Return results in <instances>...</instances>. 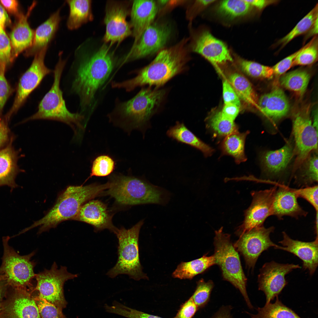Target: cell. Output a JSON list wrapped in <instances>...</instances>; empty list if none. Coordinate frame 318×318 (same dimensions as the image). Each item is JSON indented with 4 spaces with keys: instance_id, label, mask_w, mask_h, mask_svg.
I'll use <instances>...</instances> for the list:
<instances>
[{
    "instance_id": "1",
    "label": "cell",
    "mask_w": 318,
    "mask_h": 318,
    "mask_svg": "<svg viewBox=\"0 0 318 318\" xmlns=\"http://www.w3.org/2000/svg\"><path fill=\"white\" fill-rule=\"evenodd\" d=\"M186 42L183 39L173 47L161 50L150 63L136 72L135 77L122 82L113 81L112 87L130 92L145 85H164L184 70L188 60Z\"/></svg>"
},
{
    "instance_id": "2",
    "label": "cell",
    "mask_w": 318,
    "mask_h": 318,
    "mask_svg": "<svg viewBox=\"0 0 318 318\" xmlns=\"http://www.w3.org/2000/svg\"><path fill=\"white\" fill-rule=\"evenodd\" d=\"M109 47L104 44L95 54L80 64L72 88L79 96L82 111L92 108L97 94L113 70L115 62Z\"/></svg>"
},
{
    "instance_id": "3",
    "label": "cell",
    "mask_w": 318,
    "mask_h": 318,
    "mask_svg": "<svg viewBox=\"0 0 318 318\" xmlns=\"http://www.w3.org/2000/svg\"><path fill=\"white\" fill-rule=\"evenodd\" d=\"M109 187L108 182L102 185L71 186L67 187L58 198L55 203L42 218L21 232L22 233L40 226L38 234L55 227L61 222L72 219L87 201L94 198Z\"/></svg>"
},
{
    "instance_id": "4",
    "label": "cell",
    "mask_w": 318,
    "mask_h": 318,
    "mask_svg": "<svg viewBox=\"0 0 318 318\" xmlns=\"http://www.w3.org/2000/svg\"><path fill=\"white\" fill-rule=\"evenodd\" d=\"M107 195L123 205L155 204L165 205L171 194L165 189L134 177L113 175L108 182Z\"/></svg>"
},
{
    "instance_id": "5",
    "label": "cell",
    "mask_w": 318,
    "mask_h": 318,
    "mask_svg": "<svg viewBox=\"0 0 318 318\" xmlns=\"http://www.w3.org/2000/svg\"><path fill=\"white\" fill-rule=\"evenodd\" d=\"M65 63L66 61L60 56L54 70V82L51 89L39 102L37 111L23 122L37 119L60 121L69 125L77 137L85 127L82 123L85 117L81 114L71 113L66 107L60 87V79Z\"/></svg>"
},
{
    "instance_id": "6",
    "label": "cell",
    "mask_w": 318,
    "mask_h": 318,
    "mask_svg": "<svg viewBox=\"0 0 318 318\" xmlns=\"http://www.w3.org/2000/svg\"><path fill=\"white\" fill-rule=\"evenodd\" d=\"M165 94V90L143 88L132 99L125 101L116 99L108 114L110 120L141 127L159 107Z\"/></svg>"
},
{
    "instance_id": "7",
    "label": "cell",
    "mask_w": 318,
    "mask_h": 318,
    "mask_svg": "<svg viewBox=\"0 0 318 318\" xmlns=\"http://www.w3.org/2000/svg\"><path fill=\"white\" fill-rule=\"evenodd\" d=\"M223 227L215 231L213 255L215 264L219 267L224 280L231 283L243 296L248 306L253 309L246 289L247 278L244 272L238 252L231 241V235L223 233Z\"/></svg>"
},
{
    "instance_id": "8",
    "label": "cell",
    "mask_w": 318,
    "mask_h": 318,
    "mask_svg": "<svg viewBox=\"0 0 318 318\" xmlns=\"http://www.w3.org/2000/svg\"><path fill=\"white\" fill-rule=\"evenodd\" d=\"M143 223L142 220L130 228L117 229L115 234L118 240V259L115 265L107 273L110 277L125 274L135 280L148 279L143 272L139 252V234Z\"/></svg>"
},
{
    "instance_id": "9",
    "label": "cell",
    "mask_w": 318,
    "mask_h": 318,
    "mask_svg": "<svg viewBox=\"0 0 318 318\" xmlns=\"http://www.w3.org/2000/svg\"><path fill=\"white\" fill-rule=\"evenodd\" d=\"M9 239L8 236L3 238L4 254L0 267V280L10 287L32 291L34 289L32 281L36 275L34 271L36 263L31 259L35 252L20 255L9 245Z\"/></svg>"
},
{
    "instance_id": "10",
    "label": "cell",
    "mask_w": 318,
    "mask_h": 318,
    "mask_svg": "<svg viewBox=\"0 0 318 318\" xmlns=\"http://www.w3.org/2000/svg\"><path fill=\"white\" fill-rule=\"evenodd\" d=\"M77 276V274L70 273L66 267L58 268L55 262L49 270L45 269L36 274L37 284L32 291L38 292L41 298L62 310L67 304L64 292V286L68 280Z\"/></svg>"
},
{
    "instance_id": "11",
    "label": "cell",
    "mask_w": 318,
    "mask_h": 318,
    "mask_svg": "<svg viewBox=\"0 0 318 318\" xmlns=\"http://www.w3.org/2000/svg\"><path fill=\"white\" fill-rule=\"evenodd\" d=\"M292 137L296 156L293 171L312 152H317L318 130L310 117L309 107L296 112L292 118Z\"/></svg>"
},
{
    "instance_id": "12",
    "label": "cell",
    "mask_w": 318,
    "mask_h": 318,
    "mask_svg": "<svg viewBox=\"0 0 318 318\" xmlns=\"http://www.w3.org/2000/svg\"><path fill=\"white\" fill-rule=\"evenodd\" d=\"M274 229L273 226L266 228L262 226L254 228L239 236L233 244L236 251L243 256L249 269L253 271L257 260L262 252L271 247L277 246L270 237Z\"/></svg>"
},
{
    "instance_id": "13",
    "label": "cell",
    "mask_w": 318,
    "mask_h": 318,
    "mask_svg": "<svg viewBox=\"0 0 318 318\" xmlns=\"http://www.w3.org/2000/svg\"><path fill=\"white\" fill-rule=\"evenodd\" d=\"M47 47L48 46L44 47L35 55L30 66L20 78L14 103L5 116L8 120L19 110L43 78L52 72L44 63Z\"/></svg>"
},
{
    "instance_id": "14",
    "label": "cell",
    "mask_w": 318,
    "mask_h": 318,
    "mask_svg": "<svg viewBox=\"0 0 318 318\" xmlns=\"http://www.w3.org/2000/svg\"><path fill=\"white\" fill-rule=\"evenodd\" d=\"M277 187L275 186L269 189L251 191V203L245 211L244 220L237 228V235L239 236L254 228L264 226L266 219L273 215V203Z\"/></svg>"
},
{
    "instance_id": "15",
    "label": "cell",
    "mask_w": 318,
    "mask_h": 318,
    "mask_svg": "<svg viewBox=\"0 0 318 318\" xmlns=\"http://www.w3.org/2000/svg\"><path fill=\"white\" fill-rule=\"evenodd\" d=\"M171 32V28L167 24L152 23L132 45L122 63L144 57L161 50L169 40Z\"/></svg>"
},
{
    "instance_id": "16",
    "label": "cell",
    "mask_w": 318,
    "mask_h": 318,
    "mask_svg": "<svg viewBox=\"0 0 318 318\" xmlns=\"http://www.w3.org/2000/svg\"><path fill=\"white\" fill-rule=\"evenodd\" d=\"M0 318H41L31 291L9 287L0 307Z\"/></svg>"
},
{
    "instance_id": "17",
    "label": "cell",
    "mask_w": 318,
    "mask_h": 318,
    "mask_svg": "<svg viewBox=\"0 0 318 318\" xmlns=\"http://www.w3.org/2000/svg\"><path fill=\"white\" fill-rule=\"evenodd\" d=\"M298 264H280L274 261L265 263L258 275L259 290L263 291L266 304L278 297L287 284L285 276L293 269L300 268Z\"/></svg>"
},
{
    "instance_id": "18",
    "label": "cell",
    "mask_w": 318,
    "mask_h": 318,
    "mask_svg": "<svg viewBox=\"0 0 318 318\" xmlns=\"http://www.w3.org/2000/svg\"><path fill=\"white\" fill-rule=\"evenodd\" d=\"M127 7L124 4L114 1L106 5L104 22L106 32L103 40L111 45L120 43L132 34L131 26L126 20Z\"/></svg>"
},
{
    "instance_id": "19",
    "label": "cell",
    "mask_w": 318,
    "mask_h": 318,
    "mask_svg": "<svg viewBox=\"0 0 318 318\" xmlns=\"http://www.w3.org/2000/svg\"><path fill=\"white\" fill-rule=\"evenodd\" d=\"M192 49L216 66L233 61L226 44L207 31L203 32L196 39Z\"/></svg>"
},
{
    "instance_id": "20",
    "label": "cell",
    "mask_w": 318,
    "mask_h": 318,
    "mask_svg": "<svg viewBox=\"0 0 318 318\" xmlns=\"http://www.w3.org/2000/svg\"><path fill=\"white\" fill-rule=\"evenodd\" d=\"M293 138L281 148L275 150L261 152L259 160L263 172L270 177L280 176L286 170L295 155Z\"/></svg>"
},
{
    "instance_id": "21",
    "label": "cell",
    "mask_w": 318,
    "mask_h": 318,
    "mask_svg": "<svg viewBox=\"0 0 318 318\" xmlns=\"http://www.w3.org/2000/svg\"><path fill=\"white\" fill-rule=\"evenodd\" d=\"M283 239L279 242L283 246L278 245L274 248L291 253L298 257L303 262V267L313 275L318 266V236L311 242L294 240L284 231L282 233Z\"/></svg>"
},
{
    "instance_id": "22",
    "label": "cell",
    "mask_w": 318,
    "mask_h": 318,
    "mask_svg": "<svg viewBox=\"0 0 318 318\" xmlns=\"http://www.w3.org/2000/svg\"><path fill=\"white\" fill-rule=\"evenodd\" d=\"M73 220L90 224L97 231L108 229L115 233L117 229L112 223L106 206L97 200L90 201L83 205Z\"/></svg>"
},
{
    "instance_id": "23",
    "label": "cell",
    "mask_w": 318,
    "mask_h": 318,
    "mask_svg": "<svg viewBox=\"0 0 318 318\" xmlns=\"http://www.w3.org/2000/svg\"><path fill=\"white\" fill-rule=\"evenodd\" d=\"M278 187V186H277ZM298 197L294 188L283 184H279L276 190L273 205V215L279 219L288 216L298 219L305 217L308 212L300 206L297 201Z\"/></svg>"
},
{
    "instance_id": "24",
    "label": "cell",
    "mask_w": 318,
    "mask_h": 318,
    "mask_svg": "<svg viewBox=\"0 0 318 318\" xmlns=\"http://www.w3.org/2000/svg\"><path fill=\"white\" fill-rule=\"evenodd\" d=\"M36 4V1L33 2L26 14L20 13L17 16V20L10 35L12 62L20 53L27 49L32 44L35 31L30 27L28 19Z\"/></svg>"
},
{
    "instance_id": "25",
    "label": "cell",
    "mask_w": 318,
    "mask_h": 318,
    "mask_svg": "<svg viewBox=\"0 0 318 318\" xmlns=\"http://www.w3.org/2000/svg\"><path fill=\"white\" fill-rule=\"evenodd\" d=\"M156 2L153 0H135L131 11L130 25L134 44L144 31L153 23L157 13Z\"/></svg>"
},
{
    "instance_id": "26",
    "label": "cell",
    "mask_w": 318,
    "mask_h": 318,
    "mask_svg": "<svg viewBox=\"0 0 318 318\" xmlns=\"http://www.w3.org/2000/svg\"><path fill=\"white\" fill-rule=\"evenodd\" d=\"M259 110L265 116L274 121L285 117L289 110V104L283 90L279 87L262 95L258 100Z\"/></svg>"
},
{
    "instance_id": "27",
    "label": "cell",
    "mask_w": 318,
    "mask_h": 318,
    "mask_svg": "<svg viewBox=\"0 0 318 318\" xmlns=\"http://www.w3.org/2000/svg\"><path fill=\"white\" fill-rule=\"evenodd\" d=\"M13 138L0 150V186L7 185L11 191L17 187L15 178L19 172L17 161L18 153L12 145Z\"/></svg>"
},
{
    "instance_id": "28",
    "label": "cell",
    "mask_w": 318,
    "mask_h": 318,
    "mask_svg": "<svg viewBox=\"0 0 318 318\" xmlns=\"http://www.w3.org/2000/svg\"><path fill=\"white\" fill-rule=\"evenodd\" d=\"M59 13L60 10H58L37 28L32 44L25 53L26 56L35 55L48 46L58 28L61 19Z\"/></svg>"
},
{
    "instance_id": "29",
    "label": "cell",
    "mask_w": 318,
    "mask_h": 318,
    "mask_svg": "<svg viewBox=\"0 0 318 318\" xmlns=\"http://www.w3.org/2000/svg\"><path fill=\"white\" fill-rule=\"evenodd\" d=\"M294 183L301 188L314 185L318 182L317 152L311 153L294 172Z\"/></svg>"
},
{
    "instance_id": "30",
    "label": "cell",
    "mask_w": 318,
    "mask_h": 318,
    "mask_svg": "<svg viewBox=\"0 0 318 318\" xmlns=\"http://www.w3.org/2000/svg\"><path fill=\"white\" fill-rule=\"evenodd\" d=\"M167 135L178 142L184 143L201 151L206 156L211 155L213 149L188 129L183 123L177 122L167 132Z\"/></svg>"
},
{
    "instance_id": "31",
    "label": "cell",
    "mask_w": 318,
    "mask_h": 318,
    "mask_svg": "<svg viewBox=\"0 0 318 318\" xmlns=\"http://www.w3.org/2000/svg\"><path fill=\"white\" fill-rule=\"evenodd\" d=\"M215 264L213 255H204L201 257L188 262H182L173 272L172 276L180 279H191Z\"/></svg>"
},
{
    "instance_id": "32",
    "label": "cell",
    "mask_w": 318,
    "mask_h": 318,
    "mask_svg": "<svg viewBox=\"0 0 318 318\" xmlns=\"http://www.w3.org/2000/svg\"><path fill=\"white\" fill-rule=\"evenodd\" d=\"M69 7V14L67 25L71 30L76 29L83 24L92 19L91 1L67 0Z\"/></svg>"
},
{
    "instance_id": "33",
    "label": "cell",
    "mask_w": 318,
    "mask_h": 318,
    "mask_svg": "<svg viewBox=\"0 0 318 318\" xmlns=\"http://www.w3.org/2000/svg\"><path fill=\"white\" fill-rule=\"evenodd\" d=\"M228 78V81L240 99L259 109L258 96L249 81L242 74L236 72L230 74Z\"/></svg>"
},
{
    "instance_id": "34",
    "label": "cell",
    "mask_w": 318,
    "mask_h": 318,
    "mask_svg": "<svg viewBox=\"0 0 318 318\" xmlns=\"http://www.w3.org/2000/svg\"><path fill=\"white\" fill-rule=\"evenodd\" d=\"M249 133L236 131L226 136L221 145L222 150L226 154L230 155L238 164L246 159L244 153V145L246 136Z\"/></svg>"
},
{
    "instance_id": "35",
    "label": "cell",
    "mask_w": 318,
    "mask_h": 318,
    "mask_svg": "<svg viewBox=\"0 0 318 318\" xmlns=\"http://www.w3.org/2000/svg\"><path fill=\"white\" fill-rule=\"evenodd\" d=\"M310 75L307 71L297 69L282 75L280 78L281 84L287 89L302 96L308 85Z\"/></svg>"
},
{
    "instance_id": "36",
    "label": "cell",
    "mask_w": 318,
    "mask_h": 318,
    "mask_svg": "<svg viewBox=\"0 0 318 318\" xmlns=\"http://www.w3.org/2000/svg\"><path fill=\"white\" fill-rule=\"evenodd\" d=\"M257 310L258 313L256 314L246 312L252 318H301L282 304L278 297L274 303L266 304L263 307H258Z\"/></svg>"
},
{
    "instance_id": "37",
    "label": "cell",
    "mask_w": 318,
    "mask_h": 318,
    "mask_svg": "<svg viewBox=\"0 0 318 318\" xmlns=\"http://www.w3.org/2000/svg\"><path fill=\"white\" fill-rule=\"evenodd\" d=\"M318 4L303 18L288 34L277 42L281 48L296 37L305 34L318 18Z\"/></svg>"
},
{
    "instance_id": "38",
    "label": "cell",
    "mask_w": 318,
    "mask_h": 318,
    "mask_svg": "<svg viewBox=\"0 0 318 318\" xmlns=\"http://www.w3.org/2000/svg\"><path fill=\"white\" fill-rule=\"evenodd\" d=\"M252 6L245 0H226L221 1L217 8L221 15L230 19L247 14Z\"/></svg>"
},
{
    "instance_id": "39",
    "label": "cell",
    "mask_w": 318,
    "mask_h": 318,
    "mask_svg": "<svg viewBox=\"0 0 318 318\" xmlns=\"http://www.w3.org/2000/svg\"><path fill=\"white\" fill-rule=\"evenodd\" d=\"M208 124L212 130L220 136H226L237 131L238 127L234 121L222 116L221 111L212 113L208 119Z\"/></svg>"
},
{
    "instance_id": "40",
    "label": "cell",
    "mask_w": 318,
    "mask_h": 318,
    "mask_svg": "<svg viewBox=\"0 0 318 318\" xmlns=\"http://www.w3.org/2000/svg\"><path fill=\"white\" fill-rule=\"evenodd\" d=\"M238 62L241 69L250 77L269 79L274 75L272 67L242 59H239Z\"/></svg>"
},
{
    "instance_id": "41",
    "label": "cell",
    "mask_w": 318,
    "mask_h": 318,
    "mask_svg": "<svg viewBox=\"0 0 318 318\" xmlns=\"http://www.w3.org/2000/svg\"><path fill=\"white\" fill-rule=\"evenodd\" d=\"M318 38L315 36L306 45L295 57L293 66L307 65L311 64L318 58Z\"/></svg>"
},
{
    "instance_id": "42",
    "label": "cell",
    "mask_w": 318,
    "mask_h": 318,
    "mask_svg": "<svg viewBox=\"0 0 318 318\" xmlns=\"http://www.w3.org/2000/svg\"><path fill=\"white\" fill-rule=\"evenodd\" d=\"M115 167V162L110 157L106 155L99 156L93 162L90 175L87 179L93 176H107L113 171Z\"/></svg>"
},
{
    "instance_id": "43",
    "label": "cell",
    "mask_w": 318,
    "mask_h": 318,
    "mask_svg": "<svg viewBox=\"0 0 318 318\" xmlns=\"http://www.w3.org/2000/svg\"><path fill=\"white\" fill-rule=\"evenodd\" d=\"M214 286L213 282L211 280L206 282L201 279L198 281L196 290L191 297L198 307H203L207 304Z\"/></svg>"
},
{
    "instance_id": "44",
    "label": "cell",
    "mask_w": 318,
    "mask_h": 318,
    "mask_svg": "<svg viewBox=\"0 0 318 318\" xmlns=\"http://www.w3.org/2000/svg\"><path fill=\"white\" fill-rule=\"evenodd\" d=\"M33 295L42 318H67L63 314L62 310L37 295Z\"/></svg>"
},
{
    "instance_id": "45",
    "label": "cell",
    "mask_w": 318,
    "mask_h": 318,
    "mask_svg": "<svg viewBox=\"0 0 318 318\" xmlns=\"http://www.w3.org/2000/svg\"><path fill=\"white\" fill-rule=\"evenodd\" d=\"M12 62L11 47L4 28L0 26V66L6 68Z\"/></svg>"
},
{
    "instance_id": "46",
    "label": "cell",
    "mask_w": 318,
    "mask_h": 318,
    "mask_svg": "<svg viewBox=\"0 0 318 318\" xmlns=\"http://www.w3.org/2000/svg\"><path fill=\"white\" fill-rule=\"evenodd\" d=\"M318 185L294 189L298 197L303 198L314 208L318 213Z\"/></svg>"
},
{
    "instance_id": "47",
    "label": "cell",
    "mask_w": 318,
    "mask_h": 318,
    "mask_svg": "<svg viewBox=\"0 0 318 318\" xmlns=\"http://www.w3.org/2000/svg\"><path fill=\"white\" fill-rule=\"evenodd\" d=\"M6 69L0 66V118L3 107L13 90L5 77Z\"/></svg>"
},
{
    "instance_id": "48",
    "label": "cell",
    "mask_w": 318,
    "mask_h": 318,
    "mask_svg": "<svg viewBox=\"0 0 318 318\" xmlns=\"http://www.w3.org/2000/svg\"><path fill=\"white\" fill-rule=\"evenodd\" d=\"M302 48L303 47L297 51L283 59L272 67L274 75L276 77L280 76L292 67L295 57Z\"/></svg>"
},
{
    "instance_id": "49",
    "label": "cell",
    "mask_w": 318,
    "mask_h": 318,
    "mask_svg": "<svg viewBox=\"0 0 318 318\" xmlns=\"http://www.w3.org/2000/svg\"><path fill=\"white\" fill-rule=\"evenodd\" d=\"M223 96L224 104H232L240 107V100L227 80H224L223 82Z\"/></svg>"
},
{
    "instance_id": "50",
    "label": "cell",
    "mask_w": 318,
    "mask_h": 318,
    "mask_svg": "<svg viewBox=\"0 0 318 318\" xmlns=\"http://www.w3.org/2000/svg\"><path fill=\"white\" fill-rule=\"evenodd\" d=\"M117 313L118 315L127 318H162L134 309L122 304L118 307Z\"/></svg>"
},
{
    "instance_id": "51",
    "label": "cell",
    "mask_w": 318,
    "mask_h": 318,
    "mask_svg": "<svg viewBox=\"0 0 318 318\" xmlns=\"http://www.w3.org/2000/svg\"><path fill=\"white\" fill-rule=\"evenodd\" d=\"M197 308L191 297L182 306L174 318H192Z\"/></svg>"
},
{
    "instance_id": "52",
    "label": "cell",
    "mask_w": 318,
    "mask_h": 318,
    "mask_svg": "<svg viewBox=\"0 0 318 318\" xmlns=\"http://www.w3.org/2000/svg\"><path fill=\"white\" fill-rule=\"evenodd\" d=\"M8 121L5 117L0 118V149L9 143L11 138H9Z\"/></svg>"
},
{
    "instance_id": "53",
    "label": "cell",
    "mask_w": 318,
    "mask_h": 318,
    "mask_svg": "<svg viewBox=\"0 0 318 318\" xmlns=\"http://www.w3.org/2000/svg\"><path fill=\"white\" fill-rule=\"evenodd\" d=\"M240 107L233 104H224L221 111V114L224 117L234 121L239 113Z\"/></svg>"
},
{
    "instance_id": "54",
    "label": "cell",
    "mask_w": 318,
    "mask_h": 318,
    "mask_svg": "<svg viewBox=\"0 0 318 318\" xmlns=\"http://www.w3.org/2000/svg\"><path fill=\"white\" fill-rule=\"evenodd\" d=\"M0 3L8 12L17 16L20 13L19 12V3L15 0H1Z\"/></svg>"
},
{
    "instance_id": "55",
    "label": "cell",
    "mask_w": 318,
    "mask_h": 318,
    "mask_svg": "<svg viewBox=\"0 0 318 318\" xmlns=\"http://www.w3.org/2000/svg\"><path fill=\"white\" fill-rule=\"evenodd\" d=\"M252 7L262 10L268 6L276 3L277 1L268 0H245Z\"/></svg>"
},
{
    "instance_id": "56",
    "label": "cell",
    "mask_w": 318,
    "mask_h": 318,
    "mask_svg": "<svg viewBox=\"0 0 318 318\" xmlns=\"http://www.w3.org/2000/svg\"><path fill=\"white\" fill-rule=\"evenodd\" d=\"M231 309L230 306H222L212 318H233L231 313Z\"/></svg>"
},
{
    "instance_id": "57",
    "label": "cell",
    "mask_w": 318,
    "mask_h": 318,
    "mask_svg": "<svg viewBox=\"0 0 318 318\" xmlns=\"http://www.w3.org/2000/svg\"><path fill=\"white\" fill-rule=\"evenodd\" d=\"M10 22L6 10L0 3V26L4 28L5 25Z\"/></svg>"
},
{
    "instance_id": "58",
    "label": "cell",
    "mask_w": 318,
    "mask_h": 318,
    "mask_svg": "<svg viewBox=\"0 0 318 318\" xmlns=\"http://www.w3.org/2000/svg\"><path fill=\"white\" fill-rule=\"evenodd\" d=\"M318 34V18L314 21L309 29L305 33L304 40L306 41L309 38L317 36Z\"/></svg>"
},
{
    "instance_id": "59",
    "label": "cell",
    "mask_w": 318,
    "mask_h": 318,
    "mask_svg": "<svg viewBox=\"0 0 318 318\" xmlns=\"http://www.w3.org/2000/svg\"><path fill=\"white\" fill-rule=\"evenodd\" d=\"M9 287L5 281L0 280V307L6 296Z\"/></svg>"
},
{
    "instance_id": "60",
    "label": "cell",
    "mask_w": 318,
    "mask_h": 318,
    "mask_svg": "<svg viewBox=\"0 0 318 318\" xmlns=\"http://www.w3.org/2000/svg\"><path fill=\"white\" fill-rule=\"evenodd\" d=\"M198 1L201 5L204 6H207L215 1V0H201Z\"/></svg>"
}]
</instances>
